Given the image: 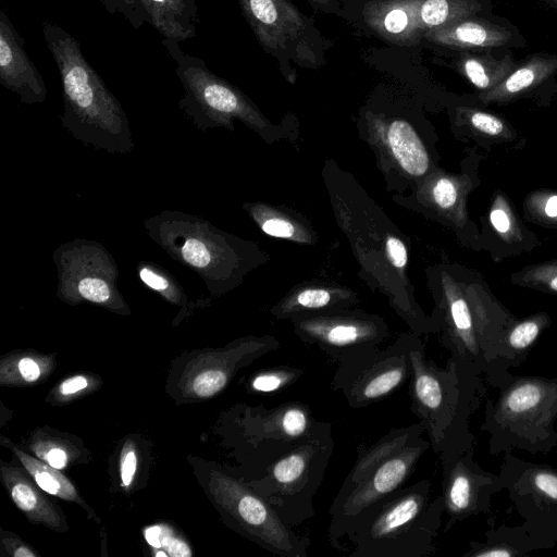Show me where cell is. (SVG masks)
Here are the masks:
<instances>
[{
	"mask_svg": "<svg viewBox=\"0 0 557 557\" xmlns=\"http://www.w3.org/2000/svg\"><path fill=\"white\" fill-rule=\"evenodd\" d=\"M408 394L411 411L424 426L434 453L447 444L473 437L469 418L475 408L479 380L460 374L449 359L446 367L426 358L423 344L413 338L409 352Z\"/></svg>",
	"mask_w": 557,
	"mask_h": 557,
	"instance_id": "5b68a950",
	"label": "cell"
},
{
	"mask_svg": "<svg viewBox=\"0 0 557 557\" xmlns=\"http://www.w3.org/2000/svg\"><path fill=\"white\" fill-rule=\"evenodd\" d=\"M421 0H376L363 9L366 23L384 39L401 46L423 38L419 26Z\"/></svg>",
	"mask_w": 557,
	"mask_h": 557,
	"instance_id": "d6986e66",
	"label": "cell"
},
{
	"mask_svg": "<svg viewBox=\"0 0 557 557\" xmlns=\"http://www.w3.org/2000/svg\"><path fill=\"white\" fill-rule=\"evenodd\" d=\"M490 221L493 227L504 237L513 232L512 215L502 197L495 199L490 212Z\"/></svg>",
	"mask_w": 557,
	"mask_h": 557,
	"instance_id": "e575fe53",
	"label": "cell"
},
{
	"mask_svg": "<svg viewBox=\"0 0 557 557\" xmlns=\"http://www.w3.org/2000/svg\"><path fill=\"white\" fill-rule=\"evenodd\" d=\"M487 399L481 431L490 435L488 453L520 449L548 454L557 446V379L506 372Z\"/></svg>",
	"mask_w": 557,
	"mask_h": 557,
	"instance_id": "277c9868",
	"label": "cell"
},
{
	"mask_svg": "<svg viewBox=\"0 0 557 557\" xmlns=\"http://www.w3.org/2000/svg\"><path fill=\"white\" fill-rule=\"evenodd\" d=\"M309 406L286 401L273 408H250L246 432L258 476L276 458L290 450L318 423Z\"/></svg>",
	"mask_w": 557,
	"mask_h": 557,
	"instance_id": "5bb4252c",
	"label": "cell"
},
{
	"mask_svg": "<svg viewBox=\"0 0 557 557\" xmlns=\"http://www.w3.org/2000/svg\"><path fill=\"white\" fill-rule=\"evenodd\" d=\"M549 325L550 318L544 312L509 323L500 339L495 376L490 385L493 386L509 368L520 366Z\"/></svg>",
	"mask_w": 557,
	"mask_h": 557,
	"instance_id": "44dd1931",
	"label": "cell"
},
{
	"mask_svg": "<svg viewBox=\"0 0 557 557\" xmlns=\"http://www.w3.org/2000/svg\"><path fill=\"white\" fill-rule=\"evenodd\" d=\"M18 370L27 382L36 381L40 375L38 364L30 358H23L18 362Z\"/></svg>",
	"mask_w": 557,
	"mask_h": 557,
	"instance_id": "7bdbcfd3",
	"label": "cell"
},
{
	"mask_svg": "<svg viewBox=\"0 0 557 557\" xmlns=\"http://www.w3.org/2000/svg\"><path fill=\"white\" fill-rule=\"evenodd\" d=\"M310 1L313 5H326V3H329L330 0H308Z\"/></svg>",
	"mask_w": 557,
	"mask_h": 557,
	"instance_id": "c3c4849f",
	"label": "cell"
},
{
	"mask_svg": "<svg viewBox=\"0 0 557 557\" xmlns=\"http://www.w3.org/2000/svg\"><path fill=\"white\" fill-rule=\"evenodd\" d=\"M156 556H157V557H158V556H165V557H166V556H169V555H168V553H166V552H158V553H156Z\"/></svg>",
	"mask_w": 557,
	"mask_h": 557,
	"instance_id": "f907efd6",
	"label": "cell"
},
{
	"mask_svg": "<svg viewBox=\"0 0 557 557\" xmlns=\"http://www.w3.org/2000/svg\"><path fill=\"white\" fill-rule=\"evenodd\" d=\"M42 35L62 83L63 127L85 146L108 153L132 152L127 115L83 54L79 41L50 21L42 23Z\"/></svg>",
	"mask_w": 557,
	"mask_h": 557,
	"instance_id": "6da1fadb",
	"label": "cell"
},
{
	"mask_svg": "<svg viewBox=\"0 0 557 557\" xmlns=\"http://www.w3.org/2000/svg\"><path fill=\"white\" fill-rule=\"evenodd\" d=\"M457 189L449 178H440L433 187V198L443 209L451 208L457 201Z\"/></svg>",
	"mask_w": 557,
	"mask_h": 557,
	"instance_id": "8d00e7d4",
	"label": "cell"
},
{
	"mask_svg": "<svg viewBox=\"0 0 557 557\" xmlns=\"http://www.w3.org/2000/svg\"><path fill=\"white\" fill-rule=\"evenodd\" d=\"M466 115L471 127L483 135L506 137L510 133L507 123L492 113L470 109Z\"/></svg>",
	"mask_w": 557,
	"mask_h": 557,
	"instance_id": "4dcf8cb0",
	"label": "cell"
},
{
	"mask_svg": "<svg viewBox=\"0 0 557 557\" xmlns=\"http://www.w3.org/2000/svg\"><path fill=\"white\" fill-rule=\"evenodd\" d=\"M511 281L521 286L557 294V261L529 265L513 273Z\"/></svg>",
	"mask_w": 557,
	"mask_h": 557,
	"instance_id": "f546056e",
	"label": "cell"
},
{
	"mask_svg": "<svg viewBox=\"0 0 557 557\" xmlns=\"http://www.w3.org/2000/svg\"><path fill=\"white\" fill-rule=\"evenodd\" d=\"M496 50L462 51L456 60L457 71L481 92L500 84L519 64L510 51Z\"/></svg>",
	"mask_w": 557,
	"mask_h": 557,
	"instance_id": "603a6c76",
	"label": "cell"
},
{
	"mask_svg": "<svg viewBox=\"0 0 557 557\" xmlns=\"http://www.w3.org/2000/svg\"><path fill=\"white\" fill-rule=\"evenodd\" d=\"M556 455H557V450H556Z\"/></svg>",
	"mask_w": 557,
	"mask_h": 557,
	"instance_id": "816d5d0a",
	"label": "cell"
},
{
	"mask_svg": "<svg viewBox=\"0 0 557 557\" xmlns=\"http://www.w3.org/2000/svg\"><path fill=\"white\" fill-rule=\"evenodd\" d=\"M335 447L331 424L315 426L290 450L271 462L248 484L289 525H299L314 516L313 498L319 491Z\"/></svg>",
	"mask_w": 557,
	"mask_h": 557,
	"instance_id": "8992f818",
	"label": "cell"
},
{
	"mask_svg": "<svg viewBox=\"0 0 557 557\" xmlns=\"http://www.w3.org/2000/svg\"><path fill=\"white\" fill-rule=\"evenodd\" d=\"M240 10L264 51L297 62H315L307 24L289 0H238Z\"/></svg>",
	"mask_w": 557,
	"mask_h": 557,
	"instance_id": "9a60e30c",
	"label": "cell"
},
{
	"mask_svg": "<svg viewBox=\"0 0 557 557\" xmlns=\"http://www.w3.org/2000/svg\"><path fill=\"white\" fill-rule=\"evenodd\" d=\"M533 200L536 202L532 201L531 212H540L534 215L540 216L541 221L557 225V194L541 196V201L537 197H533Z\"/></svg>",
	"mask_w": 557,
	"mask_h": 557,
	"instance_id": "d590c367",
	"label": "cell"
},
{
	"mask_svg": "<svg viewBox=\"0 0 557 557\" xmlns=\"http://www.w3.org/2000/svg\"><path fill=\"white\" fill-rule=\"evenodd\" d=\"M557 74V54L537 52L528 55L497 86L480 92L484 104H505L543 86Z\"/></svg>",
	"mask_w": 557,
	"mask_h": 557,
	"instance_id": "ffe728a7",
	"label": "cell"
},
{
	"mask_svg": "<svg viewBox=\"0 0 557 557\" xmlns=\"http://www.w3.org/2000/svg\"><path fill=\"white\" fill-rule=\"evenodd\" d=\"M296 331L304 342L317 345L337 362L357 351L376 347L386 336L376 322L354 317L306 319L297 324Z\"/></svg>",
	"mask_w": 557,
	"mask_h": 557,
	"instance_id": "2e32d148",
	"label": "cell"
},
{
	"mask_svg": "<svg viewBox=\"0 0 557 557\" xmlns=\"http://www.w3.org/2000/svg\"><path fill=\"white\" fill-rule=\"evenodd\" d=\"M387 138L394 157L411 175L420 176L429 168L428 153L409 123L396 120L388 127Z\"/></svg>",
	"mask_w": 557,
	"mask_h": 557,
	"instance_id": "cb8c5ba5",
	"label": "cell"
},
{
	"mask_svg": "<svg viewBox=\"0 0 557 557\" xmlns=\"http://www.w3.org/2000/svg\"><path fill=\"white\" fill-rule=\"evenodd\" d=\"M421 422L394 428L371 445L359 444L356 461L334 497L329 515V543L339 549L363 512L403 487L431 447Z\"/></svg>",
	"mask_w": 557,
	"mask_h": 557,
	"instance_id": "7a4b0ae2",
	"label": "cell"
},
{
	"mask_svg": "<svg viewBox=\"0 0 557 557\" xmlns=\"http://www.w3.org/2000/svg\"><path fill=\"white\" fill-rule=\"evenodd\" d=\"M16 455L41 490L67 500L77 499L73 485L57 471L58 469L34 459L18 449Z\"/></svg>",
	"mask_w": 557,
	"mask_h": 557,
	"instance_id": "4316f807",
	"label": "cell"
},
{
	"mask_svg": "<svg viewBox=\"0 0 557 557\" xmlns=\"http://www.w3.org/2000/svg\"><path fill=\"white\" fill-rule=\"evenodd\" d=\"M16 557H33L34 553H32L28 548L20 547L15 553Z\"/></svg>",
	"mask_w": 557,
	"mask_h": 557,
	"instance_id": "7dc6e473",
	"label": "cell"
},
{
	"mask_svg": "<svg viewBox=\"0 0 557 557\" xmlns=\"http://www.w3.org/2000/svg\"><path fill=\"white\" fill-rule=\"evenodd\" d=\"M262 231L271 236L287 238L292 237L295 228L285 220L282 219H269L261 224Z\"/></svg>",
	"mask_w": 557,
	"mask_h": 557,
	"instance_id": "f35d334b",
	"label": "cell"
},
{
	"mask_svg": "<svg viewBox=\"0 0 557 557\" xmlns=\"http://www.w3.org/2000/svg\"><path fill=\"white\" fill-rule=\"evenodd\" d=\"M386 252L391 262L403 268L407 263V250L405 245L396 237H388L386 240Z\"/></svg>",
	"mask_w": 557,
	"mask_h": 557,
	"instance_id": "ab89813d",
	"label": "cell"
},
{
	"mask_svg": "<svg viewBox=\"0 0 557 557\" xmlns=\"http://www.w3.org/2000/svg\"><path fill=\"white\" fill-rule=\"evenodd\" d=\"M161 548H165L168 555L171 557H188L191 555L188 545L184 541L172 537L170 534L164 532L162 535Z\"/></svg>",
	"mask_w": 557,
	"mask_h": 557,
	"instance_id": "60d3db41",
	"label": "cell"
},
{
	"mask_svg": "<svg viewBox=\"0 0 557 557\" xmlns=\"http://www.w3.org/2000/svg\"><path fill=\"white\" fill-rule=\"evenodd\" d=\"M330 301V293L320 288L306 289L296 298L297 305L304 309H320L326 307Z\"/></svg>",
	"mask_w": 557,
	"mask_h": 557,
	"instance_id": "74e56055",
	"label": "cell"
},
{
	"mask_svg": "<svg viewBox=\"0 0 557 557\" xmlns=\"http://www.w3.org/2000/svg\"><path fill=\"white\" fill-rule=\"evenodd\" d=\"M148 23L163 38L182 42L196 35V0H138Z\"/></svg>",
	"mask_w": 557,
	"mask_h": 557,
	"instance_id": "7402d4cb",
	"label": "cell"
},
{
	"mask_svg": "<svg viewBox=\"0 0 557 557\" xmlns=\"http://www.w3.org/2000/svg\"><path fill=\"white\" fill-rule=\"evenodd\" d=\"M219 499L242 531L281 557H308L309 537L298 534L248 483L219 475Z\"/></svg>",
	"mask_w": 557,
	"mask_h": 557,
	"instance_id": "4fadbf2b",
	"label": "cell"
},
{
	"mask_svg": "<svg viewBox=\"0 0 557 557\" xmlns=\"http://www.w3.org/2000/svg\"><path fill=\"white\" fill-rule=\"evenodd\" d=\"M546 1L547 3H549L550 5L557 8V0H544Z\"/></svg>",
	"mask_w": 557,
	"mask_h": 557,
	"instance_id": "681fc988",
	"label": "cell"
},
{
	"mask_svg": "<svg viewBox=\"0 0 557 557\" xmlns=\"http://www.w3.org/2000/svg\"><path fill=\"white\" fill-rule=\"evenodd\" d=\"M58 271V295L66 301H88L122 308L119 269L113 256L100 243L75 238L52 253Z\"/></svg>",
	"mask_w": 557,
	"mask_h": 557,
	"instance_id": "8fae6325",
	"label": "cell"
},
{
	"mask_svg": "<svg viewBox=\"0 0 557 557\" xmlns=\"http://www.w3.org/2000/svg\"><path fill=\"white\" fill-rule=\"evenodd\" d=\"M227 379V372L223 370H208L196 376L193 389L200 397H209L224 388Z\"/></svg>",
	"mask_w": 557,
	"mask_h": 557,
	"instance_id": "836d02e7",
	"label": "cell"
},
{
	"mask_svg": "<svg viewBox=\"0 0 557 557\" xmlns=\"http://www.w3.org/2000/svg\"><path fill=\"white\" fill-rule=\"evenodd\" d=\"M162 46L176 64L184 94L178 108L199 131L227 126L232 119H255V109L236 87L215 75L205 61L182 50L180 42L162 38Z\"/></svg>",
	"mask_w": 557,
	"mask_h": 557,
	"instance_id": "52a82bcc",
	"label": "cell"
},
{
	"mask_svg": "<svg viewBox=\"0 0 557 557\" xmlns=\"http://www.w3.org/2000/svg\"><path fill=\"white\" fill-rule=\"evenodd\" d=\"M146 234L173 260L196 273L212 292L222 285L225 238L205 219L164 210L144 221Z\"/></svg>",
	"mask_w": 557,
	"mask_h": 557,
	"instance_id": "ba28073f",
	"label": "cell"
},
{
	"mask_svg": "<svg viewBox=\"0 0 557 557\" xmlns=\"http://www.w3.org/2000/svg\"><path fill=\"white\" fill-rule=\"evenodd\" d=\"M87 385H88V381L86 380L85 376L76 375V376L65 380L61 384L60 391L63 395H71V394H74L76 392L84 389L85 387H87Z\"/></svg>",
	"mask_w": 557,
	"mask_h": 557,
	"instance_id": "f6af8a7d",
	"label": "cell"
},
{
	"mask_svg": "<svg viewBox=\"0 0 557 557\" xmlns=\"http://www.w3.org/2000/svg\"><path fill=\"white\" fill-rule=\"evenodd\" d=\"M444 515L441 495L422 479L382 498L358 519L347 535L351 557H426L436 550Z\"/></svg>",
	"mask_w": 557,
	"mask_h": 557,
	"instance_id": "3957f363",
	"label": "cell"
},
{
	"mask_svg": "<svg viewBox=\"0 0 557 557\" xmlns=\"http://www.w3.org/2000/svg\"><path fill=\"white\" fill-rule=\"evenodd\" d=\"M426 40L444 47L475 51L500 49L507 46H523V40L512 26L494 23L485 17L472 15L453 22L440 28L426 32L423 35Z\"/></svg>",
	"mask_w": 557,
	"mask_h": 557,
	"instance_id": "ac0fdd59",
	"label": "cell"
},
{
	"mask_svg": "<svg viewBox=\"0 0 557 557\" xmlns=\"http://www.w3.org/2000/svg\"><path fill=\"white\" fill-rule=\"evenodd\" d=\"M413 338L405 336L385 349L370 347L343 358L333 374L332 389L341 391L354 409L392 395L409 380Z\"/></svg>",
	"mask_w": 557,
	"mask_h": 557,
	"instance_id": "9c48e42d",
	"label": "cell"
},
{
	"mask_svg": "<svg viewBox=\"0 0 557 557\" xmlns=\"http://www.w3.org/2000/svg\"><path fill=\"white\" fill-rule=\"evenodd\" d=\"M481 8L478 0H421L419 26L422 36L429 30L476 15Z\"/></svg>",
	"mask_w": 557,
	"mask_h": 557,
	"instance_id": "484cf974",
	"label": "cell"
},
{
	"mask_svg": "<svg viewBox=\"0 0 557 557\" xmlns=\"http://www.w3.org/2000/svg\"><path fill=\"white\" fill-rule=\"evenodd\" d=\"M534 547L529 537L518 528L502 525L486 531V541H472L465 557H516L525 556Z\"/></svg>",
	"mask_w": 557,
	"mask_h": 557,
	"instance_id": "d4e9b609",
	"label": "cell"
},
{
	"mask_svg": "<svg viewBox=\"0 0 557 557\" xmlns=\"http://www.w3.org/2000/svg\"><path fill=\"white\" fill-rule=\"evenodd\" d=\"M137 274L146 286L159 293L166 300L176 305H183L186 301L183 286L159 264L141 261L137 264Z\"/></svg>",
	"mask_w": 557,
	"mask_h": 557,
	"instance_id": "83f0119b",
	"label": "cell"
},
{
	"mask_svg": "<svg viewBox=\"0 0 557 557\" xmlns=\"http://www.w3.org/2000/svg\"><path fill=\"white\" fill-rule=\"evenodd\" d=\"M437 455L447 532L469 517L488 512L493 496L504 486L499 474L484 470L474 459L473 437L449 443Z\"/></svg>",
	"mask_w": 557,
	"mask_h": 557,
	"instance_id": "7c38bea8",
	"label": "cell"
},
{
	"mask_svg": "<svg viewBox=\"0 0 557 557\" xmlns=\"http://www.w3.org/2000/svg\"><path fill=\"white\" fill-rule=\"evenodd\" d=\"M162 535L163 529L159 525L150 527L145 532L147 543L158 548H161Z\"/></svg>",
	"mask_w": 557,
	"mask_h": 557,
	"instance_id": "bcb514c9",
	"label": "cell"
},
{
	"mask_svg": "<svg viewBox=\"0 0 557 557\" xmlns=\"http://www.w3.org/2000/svg\"><path fill=\"white\" fill-rule=\"evenodd\" d=\"M10 493L15 505L24 512L36 515L39 509L40 500L37 492L32 485L18 475V480L11 484Z\"/></svg>",
	"mask_w": 557,
	"mask_h": 557,
	"instance_id": "d6a6232c",
	"label": "cell"
},
{
	"mask_svg": "<svg viewBox=\"0 0 557 557\" xmlns=\"http://www.w3.org/2000/svg\"><path fill=\"white\" fill-rule=\"evenodd\" d=\"M137 458L134 450H128L121 462V481L123 486L131 485L136 472Z\"/></svg>",
	"mask_w": 557,
	"mask_h": 557,
	"instance_id": "b9f144b4",
	"label": "cell"
},
{
	"mask_svg": "<svg viewBox=\"0 0 557 557\" xmlns=\"http://www.w3.org/2000/svg\"><path fill=\"white\" fill-rule=\"evenodd\" d=\"M304 375V369L280 364L261 370L250 380L252 391L262 394L281 392L295 384Z\"/></svg>",
	"mask_w": 557,
	"mask_h": 557,
	"instance_id": "f1b7e54d",
	"label": "cell"
},
{
	"mask_svg": "<svg viewBox=\"0 0 557 557\" xmlns=\"http://www.w3.org/2000/svg\"><path fill=\"white\" fill-rule=\"evenodd\" d=\"M498 474L513 509L524 520L518 528L535 549L554 546L557 542V469L521 460L509 451L505 453Z\"/></svg>",
	"mask_w": 557,
	"mask_h": 557,
	"instance_id": "30bf717a",
	"label": "cell"
},
{
	"mask_svg": "<svg viewBox=\"0 0 557 557\" xmlns=\"http://www.w3.org/2000/svg\"><path fill=\"white\" fill-rule=\"evenodd\" d=\"M40 457L58 470L63 469L67 462V456L61 448H51L45 455H40Z\"/></svg>",
	"mask_w": 557,
	"mask_h": 557,
	"instance_id": "ee69618b",
	"label": "cell"
},
{
	"mask_svg": "<svg viewBox=\"0 0 557 557\" xmlns=\"http://www.w3.org/2000/svg\"><path fill=\"white\" fill-rule=\"evenodd\" d=\"M102 7L110 13L121 14L128 23L138 29L144 23H148V16L138 0H99Z\"/></svg>",
	"mask_w": 557,
	"mask_h": 557,
	"instance_id": "1f68e13d",
	"label": "cell"
},
{
	"mask_svg": "<svg viewBox=\"0 0 557 557\" xmlns=\"http://www.w3.org/2000/svg\"><path fill=\"white\" fill-rule=\"evenodd\" d=\"M24 40L4 11L0 12V84L16 94L23 104L41 103L47 87L29 59Z\"/></svg>",
	"mask_w": 557,
	"mask_h": 557,
	"instance_id": "e0dca14e",
	"label": "cell"
}]
</instances>
